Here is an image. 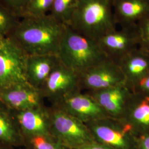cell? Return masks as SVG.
<instances>
[{
  "label": "cell",
  "instance_id": "19",
  "mask_svg": "<svg viewBox=\"0 0 149 149\" xmlns=\"http://www.w3.org/2000/svg\"><path fill=\"white\" fill-rule=\"evenodd\" d=\"M79 0H54L49 15L65 25H69Z\"/></svg>",
  "mask_w": 149,
  "mask_h": 149
},
{
  "label": "cell",
  "instance_id": "3",
  "mask_svg": "<svg viewBox=\"0 0 149 149\" xmlns=\"http://www.w3.org/2000/svg\"><path fill=\"white\" fill-rule=\"evenodd\" d=\"M113 0H79L68 26L98 41L117 28L114 20Z\"/></svg>",
  "mask_w": 149,
  "mask_h": 149
},
{
  "label": "cell",
  "instance_id": "18",
  "mask_svg": "<svg viewBox=\"0 0 149 149\" xmlns=\"http://www.w3.org/2000/svg\"><path fill=\"white\" fill-rule=\"evenodd\" d=\"M22 135L12 111L0 103V140L16 144L20 141Z\"/></svg>",
  "mask_w": 149,
  "mask_h": 149
},
{
  "label": "cell",
  "instance_id": "22",
  "mask_svg": "<svg viewBox=\"0 0 149 149\" xmlns=\"http://www.w3.org/2000/svg\"><path fill=\"white\" fill-rule=\"evenodd\" d=\"M139 46L149 52V15L136 25Z\"/></svg>",
  "mask_w": 149,
  "mask_h": 149
},
{
  "label": "cell",
  "instance_id": "14",
  "mask_svg": "<svg viewBox=\"0 0 149 149\" xmlns=\"http://www.w3.org/2000/svg\"><path fill=\"white\" fill-rule=\"evenodd\" d=\"M132 131L149 133V96L133 93L128 100L122 117Z\"/></svg>",
  "mask_w": 149,
  "mask_h": 149
},
{
  "label": "cell",
  "instance_id": "27",
  "mask_svg": "<svg viewBox=\"0 0 149 149\" xmlns=\"http://www.w3.org/2000/svg\"><path fill=\"white\" fill-rule=\"evenodd\" d=\"M141 149H149V134H144L140 141Z\"/></svg>",
  "mask_w": 149,
  "mask_h": 149
},
{
  "label": "cell",
  "instance_id": "15",
  "mask_svg": "<svg viewBox=\"0 0 149 149\" xmlns=\"http://www.w3.org/2000/svg\"><path fill=\"white\" fill-rule=\"evenodd\" d=\"M117 64L127 84L133 88L149 74V52L139 46L123 57Z\"/></svg>",
  "mask_w": 149,
  "mask_h": 149
},
{
  "label": "cell",
  "instance_id": "6",
  "mask_svg": "<svg viewBox=\"0 0 149 149\" xmlns=\"http://www.w3.org/2000/svg\"><path fill=\"white\" fill-rule=\"evenodd\" d=\"M90 132L102 143L118 149H129L132 129L121 119L111 117L86 123Z\"/></svg>",
  "mask_w": 149,
  "mask_h": 149
},
{
  "label": "cell",
  "instance_id": "10",
  "mask_svg": "<svg viewBox=\"0 0 149 149\" xmlns=\"http://www.w3.org/2000/svg\"><path fill=\"white\" fill-rule=\"evenodd\" d=\"M57 107L84 123L109 117L96 100L79 91L64 97Z\"/></svg>",
  "mask_w": 149,
  "mask_h": 149
},
{
  "label": "cell",
  "instance_id": "2",
  "mask_svg": "<svg viewBox=\"0 0 149 149\" xmlns=\"http://www.w3.org/2000/svg\"><path fill=\"white\" fill-rule=\"evenodd\" d=\"M57 56L61 63L79 74L108 59L97 40L68 26Z\"/></svg>",
  "mask_w": 149,
  "mask_h": 149
},
{
  "label": "cell",
  "instance_id": "5",
  "mask_svg": "<svg viewBox=\"0 0 149 149\" xmlns=\"http://www.w3.org/2000/svg\"><path fill=\"white\" fill-rule=\"evenodd\" d=\"M50 133L76 148L92 141L85 123L58 107L50 111Z\"/></svg>",
  "mask_w": 149,
  "mask_h": 149
},
{
  "label": "cell",
  "instance_id": "25",
  "mask_svg": "<svg viewBox=\"0 0 149 149\" xmlns=\"http://www.w3.org/2000/svg\"><path fill=\"white\" fill-rule=\"evenodd\" d=\"M135 93L149 96V74L134 87Z\"/></svg>",
  "mask_w": 149,
  "mask_h": 149
},
{
  "label": "cell",
  "instance_id": "1",
  "mask_svg": "<svg viewBox=\"0 0 149 149\" xmlns=\"http://www.w3.org/2000/svg\"><path fill=\"white\" fill-rule=\"evenodd\" d=\"M66 27L49 14L22 17L8 37L28 55H57Z\"/></svg>",
  "mask_w": 149,
  "mask_h": 149
},
{
  "label": "cell",
  "instance_id": "17",
  "mask_svg": "<svg viewBox=\"0 0 149 149\" xmlns=\"http://www.w3.org/2000/svg\"><path fill=\"white\" fill-rule=\"evenodd\" d=\"M59 61L56 55H28L26 65L28 82L41 90Z\"/></svg>",
  "mask_w": 149,
  "mask_h": 149
},
{
  "label": "cell",
  "instance_id": "21",
  "mask_svg": "<svg viewBox=\"0 0 149 149\" xmlns=\"http://www.w3.org/2000/svg\"><path fill=\"white\" fill-rule=\"evenodd\" d=\"M20 19L0 3V39L9 37Z\"/></svg>",
  "mask_w": 149,
  "mask_h": 149
},
{
  "label": "cell",
  "instance_id": "11",
  "mask_svg": "<svg viewBox=\"0 0 149 149\" xmlns=\"http://www.w3.org/2000/svg\"><path fill=\"white\" fill-rule=\"evenodd\" d=\"M42 91L29 84L12 86L0 90V103L13 111H20L42 106Z\"/></svg>",
  "mask_w": 149,
  "mask_h": 149
},
{
  "label": "cell",
  "instance_id": "8",
  "mask_svg": "<svg viewBox=\"0 0 149 149\" xmlns=\"http://www.w3.org/2000/svg\"><path fill=\"white\" fill-rule=\"evenodd\" d=\"M80 85V74L59 61L41 91L43 96L57 104L65 96L79 91Z\"/></svg>",
  "mask_w": 149,
  "mask_h": 149
},
{
  "label": "cell",
  "instance_id": "26",
  "mask_svg": "<svg viewBox=\"0 0 149 149\" xmlns=\"http://www.w3.org/2000/svg\"><path fill=\"white\" fill-rule=\"evenodd\" d=\"M77 149H112L101 144H97L93 141L83 144L77 148Z\"/></svg>",
  "mask_w": 149,
  "mask_h": 149
},
{
  "label": "cell",
  "instance_id": "24",
  "mask_svg": "<svg viewBox=\"0 0 149 149\" xmlns=\"http://www.w3.org/2000/svg\"><path fill=\"white\" fill-rule=\"evenodd\" d=\"M29 0H0V3L13 13L21 18L26 6Z\"/></svg>",
  "mask_w": 149,
  "mask_h": 149
},
{
  "label": "cell",
  "instance_id": "9",
  "mask_svg": "<svg viewBox=\"0 0 149 149\" xmlns=\"http://www.w3.org/2000/svg\"><path fill=\"white\" fill-rule=\"evenodd\" d=\"M108 59L118 62L139 47V39L136 26L120 28L108 33L98 41Z\"/></svg>",
  "mask_w": 149,
  "mask_h": 149
},
{
  "label": "cell",
  "instance_id": "23",
  "mask_svg": "<svg viewBox=\"0 0 149 149\" xmlns=\"http://www.w3.org/2000/svg\"><path fill=\"white\" fill-rule=\"evenodd\" d=\"M33 149H64L50 139V136H26Z\"/></svg>",
  "mask_w": 149,
  "mask_h": 149
},
{
  "label": "cell",
  "instance_id": "16",
  "mask_svg": "<svg viewBox=\"0 0 149 149\" xmlns=\"http://www.w3.org/2000/svg\"><path fill=\"white\" fill-rule=\"evenodd\" d=\"M113 14L117 26H135L149 15V0H113Z\"/></svg>",
  "mask_w": 149,
  "mask_h": 149
},
{
  "label": "cell",
  "instance_id": "12",
  "mask_svg": "<svg viewBox=\"0 0 149 149\" xmlns=\"http://www.w3.org/2000/svg\"><path fill=\"white\" fill-rule=\"evenodd\" d=\"M22 133L25 136H51L50 111L43 106L13 111Z\"/></svg>",
  "mask_w": 149,
  "mask_h": 149
},
{
  "label": "cell",
  "instance_id": "13",
  "mask_svg": "<svg viewBox=\"0 0 149 149\" xmlns=\"http://www.w3.org/2000/svg\"><path fill=\"white\" fill-rule=\"evenodd\" d=\"M127 83L92 92V96L111 117L120 119L132 95Z\"/></svg>",
  "mask_w": 149,
  "mask_h": 149
},
{
  "label": "cell",
  "instance_id": "4",
  "mask_svg": "<svg viewBox=\"0 0 149 149\" xmlns=\"http://www.w3.org/2000/svg\"><path fill=\"white\" fill-rule=\"evenodd\" d=\"M28 55L11 38L0 39V90L29 84L26 76Z\"/></svg>",
  "mask_w": 149,
  "mask_h": 149
},
{
  "label": "cell",
  "instance_id": "7",
  "mask_svg": "<svg viewBox=\"0 0 149 149\" xmlns=\"http://www.w3.org/2000/svg\"><path fill=\"white\" fill-rule=\"evenodd\" d=\"M80 78V85L92 92L127 83L119 65L109 59L87 70Z\"/></svg>",
  "mask_w": 149,
  "mask_h": 149
},
{
  "label": "cell",
  "instance_id": "20",
  "mask_svg": "<svg viewBox=\"0 0 149 149\" xmlns=\"http://www.w3.org/2000/svg\"><path fill=\"white\" fill-rule=\"evenodd\" d=\"M54 0H29L22 13V17H40L49 15Z\"/></svg>",
  "mask_w": 149,
  "mask_h": 149
}]
</instances>
